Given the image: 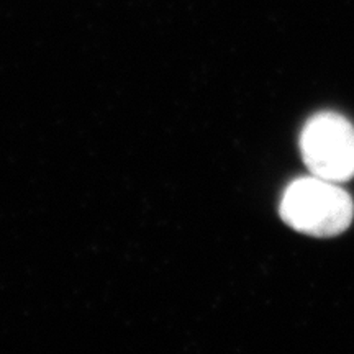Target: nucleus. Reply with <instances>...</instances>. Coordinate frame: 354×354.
Instances as JSON below:
<instances>
[{"label":"nucleus","mask_w":354,"mask_h":354,"mask_svg":"<svg viewBox=\"0 0 354 354\" xmlns=\"http://www.w3.org/2000/svg\"><path fill=\"white\" fill-rule=\"evenodd\" d=\"M354 205L342 185L310 176L294 180L281 201V216L289 227L310 236H336L353 221Z\"/></svg>","instance_id":"1"},{"label":"nucleus","mask_w":354,"mask_h":354,"mask_svg":"<svg viewBox=\"0 0 354 354\" xmlns=\"http://www.w3.org/2000/svg\"><path fill=\"white\" fill-rule=\"evenodd\" d=\"M300 151L312 176L343 184L354 177V127L338 113L323 112L305 123Z\"/></svg>","instance_id":"2"}]
</instances>
